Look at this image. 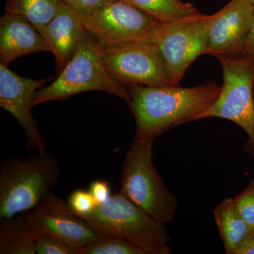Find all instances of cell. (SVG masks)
Returning <instances> with one entry per match:
<instances>
[{
    "mask_svg": "<svg viewBox=\"0 0 254 254\" xmlns=\"http://www.w3.org/2000/svg\"><path fill=\"white\" fill-rule=\"evenodd\" d=\"M127 100L136 120L135 139L156 138L170 128L194 121L218 98L222 86L208 81L198 86L130 85Z\"/></svg>",
    "mask_w": 254,
    "mask_h": 254,
    "instance_id": "6da1fadb",
    "label": "cell"
},
{
    "mask_svg": "<svg viewBox=\"0 0 254 254\" xmlns=\"http://www.w3.org/2000/svg\"><path fill=\"white\" fill-rule=\"evenodd\" d=\"M60 167L50 155L14 158L0 164V219L36 208L59 185Z\"/></svg>",
    "mask_w": 254,
    "mask_h": 254,
    "instance_id": "7a4b0ae2",
    "label": "cell"
},
{
    "mask_svg": "<svg viewBox=\"0 0 254 254\" xmlns=\"http://www.w3.org/2000/svg\"><path fill=\"white\" fill-rule=\"evenodd\" d=\"M103 50L85 29L76 54L51 84L37 91L33 106L93 91L105 92L127 101L128 90L108 72L103 60Z\"/></svg>",
    "mask_w": 254,
    "mask_h": 254,
    "instance_id": "3957f363",
    "label": "cell"
},
{
    "mask_svg": "<svg viewBox=\"0 0 254 254\" xmlns=\"http://www.w3.org/2000/svg\"><path fill=\"white\" fill-rule=\"evenodd\" d=\"M155 139H135L130 145L122 168L120 191L158 221L170 223L176 214L178 200L153 164Z\"/></svg>",
    "mask_w": 254,
    "mask_h": 254,
    "instance_id": "277c9868",
    "label": "cell"
},
{
    "mask_svg": "<svg viewBox=\"0 0 254 254\" xmlns=\"http://www.w3.org/2000/svg\"><path fill=\"white\" fill-rule=\"evenodd\" d=\"M100 235L123 238L148 254H169L171 240L165 224L152 217L121 192L112 195L83 219Z\"/></svg>",
    "mask_w": 254,
    "mask_h": 254,
    "instance_id": "5b68a950",
    "label": "cell"
},
{
    "mask_svg": "<svg viewBox=\"0 0 254 254\" xmlns=\"http://www.w3.org/2000/svg\"><path fill=\"white\" fill-rule=\"evenodd\" d=\"M223 71V84L216 100L195 120L217 118L240 127L248 136L244 148L254 158V55L215 57Z\"/></svg>",
    "mask_w": 254,
    "mask_h": 254,
    "instance_id": "8992f818",
    "label": "cell"
},
{
    "mask_svg": "<svg viewBox=\"0 0 254 254\" xmlns=\"http://www.w3.org/2000/svg\"><path fill=\"white\" fill-rule=\"evenodd\" d=\"M103 48L153 43L162 22L121 0L107 2L83 21Z\"/></svg>",
    "mask_w": 254,
    "mask_h": 254,
    "instance_id": "52a82bcc",
    "label": "cell"
},
{
    "mask_svg": "<svg viewBox=\"0 0 254 254\" xmlns=\"http://www.w3.org/2000/svg\"><path fill=\"white\" fill-rule=\"evenodd\" d=\"M213 17L199 13L160 25L153 43L163 55L173 86H179L189 66L200 55L206 54Z\"/></svg>",
    "mask_w": 254,
    "mask_h": 254,
    "instance_id": "ba28073f",
    "label": "cell"
},
{
    "mask_svg": "<svg viewBox=\"0 0 254 254\" xmlns=\"http://www.w3.org/2000/svg\"><path fill=\"white\" fill-rule=\"evenodd\" d=\"M103 60L110 74L123 86H173L163 55L155 43L104 48Z\"/></svg>",
    "mask_w": 254,
    "mask_h": 254,
    "instance_id": "9c48e42d",
    "label": "cell"
},
{
    "mask_svg": "<svg viewBox=\"0 0 254 254\" xmlns=\"http://www.w3.org/2000/svg\"><path fill=\"white\" fill-rule=\"evenodd\" d=\"M48 79L34 80L18 76L0 63V106L11 114L22 127L28 149L46 153L47 143L31 113L33 98Z\"/></svg>",
    "mask_w": 254,
    "mask_h": 254,
    "instance_id": "30bf717a",
    "label": "cell"
},
{
    "mask_svg": "<svg viewBox=\"0 0 254 254\" xmlns=\"http://www.w3.org/2000/svg\"><path fill=\"white\" fill-rule=\"evenodd\" d=\"M28 213L37 230L60 237L79 248L80 252L103 236L73 213L67 201L53 191Z\"/></svg>",
    "mask_w": 254,
    "mask_h": 254,
    "instance_id": "8fae6325",
    "label": "cell"
},
{
    "mask_svg": "<svg viewBox=\"0 0 254 254\" xmlns=\"http://www.w3.org/2000/svg\"><path fill=\"white\" fill-rule=\"evenodd\" d=\"M254 6L249 0H231L214 14L208 32L206 54L242 56L250 32Z\"/></svg>",
    "mask_w": 254,
    "mask_h": 254,
    "instance_id": "7c38bea8",
    "label": "cell"
},
{
    "mask_svg": "<svg viewBox=\"0 0 254 254\" xmlns=\"http://www.w3.org/2000/svg\"><path fill=\"white\" fill-rule=\"evenodd\" d=\"M52 53L49 43L36 26L20 15L6 12L0 19V63L7 66L31 53Z\"/></svg>",
    "mask_w": 254,
    "mask_h": 254,
    "instance_id": "4fadbf2b",
    "label": "cell"
},
{
    "mask_svg": "<svg viewBox=\"0 0 254 254\" xmlns=\"http://www.w3.org/2000/svg\"><path fill=\"white\" fill-rule=\"evenodd\" d=\"M85 29L81 18L63 1L52 21L38 28L51 47L60 72L76 54Z\"/></svg>",
    "mask_w": 254,
    "mask_h": 254,
    "instance_id": "5bb4252c",
    "label": "cell"
},
{
    "mask_svg": "<svg viewBox=\"0 0 254 254\" xmlns=\"http://www.w3.org/2000/svg\"><path fill=\"white\" fill-rule=\"evenodd\" d=\"M0 220V254H36L37 229L28 211Z\"/></svg>",
    "mask_w": 254,
    "mask_h": 254,
    "instance_id": "9a60e30c",
    "label": "cell"
},
{
    "mask_svg": "<svg viewBox=\"0 0 254 254\" xmlns=\"http://www.w3.org/2000/svg\"><path fill=\"white\" fill-rule=\"evenodd\" d=\"M215 222L225 247V254H237L247 238L250 227L239 213L233 198H226L215 207Z\"/></svg>",
    "mask_w": 254,
    "mask_h": 254,
    "instance_id": "2e32d148",
    "label": "cell"
},
{
    "mask_svg": "<svg viewBox=\"0 0 254 254\" xmlns=\"http://www.w3.org/2000/svg\"><path fill=\"white\" fill-rule=\"evenodd\" d=\"M141 9L162 23L171 22L199 14L190 3L181 0H121Z\"/></svg>",
    "mask_w": 254,
    "mask_h": 254,
    "instance_id": "e0dca14e",
    "label": "cell"
},
{
    "mask_svg": "<svg viewBox=\"0 0 254 254\" xmlns=\"http://www.w3.org/2000/svg\"><path fill=\"white\" fill-rule=\"evenodd\" d=\"M63 0H8L5 11L26 18L37 29L52 21Z\"/></svg>",
    "mask_w": 254,
    "mask_h": 254,
    "instance_id": "ac0fdd59",
    "label": "cell"
},
{
    "mask_svg": "<svg viewBox=\"0 0 254 254\" xmlns=\"http://www.w3.org/2000/svg\"><path fill=\"white\" fill-rule=\"evenodd\" d=\"M80 254H148L145 250L123 238L104 235L81 249Z\"/></svg>",
    "mask_w": 254,
    "mask_h": 254,
    "instance_id": "d6986e66",
    "label": "cell"
},
{
    "mask_svg": "<svg viewBox=\"0 0 254 254\" xmlns=\"http://www.w3.org/2000/svg\"><path fill=\"white\" fill-rule=\"evenodd\" d=\"M35 250L38 254H80V249L60 237L37 230Z\"/></svg>",
    "mask_w": 254,
    "mask_h": 254,
    "instance_id": "ffe728a7",
    "label": "cell"
},
{
    "mask_svg": "<svg viewBox=\"0 0 254 254\" xmlns=\"http://www.w3.org/2000/svg\"><path fill=\"white\" fill-rule=\"evenodd\" d=\"M68 206L73 213L84 219L91 215L98 206L89 190H76L68 196Z\"/></svg>",
    "mask_w": 254,
    "mask_h": 254,
    "instance_id": "44dd1931",
    "label": "cell"
},
{
    "mask_svg": "<svg viewBox=\"0 0 254 254\" xmlns=\"http://www.w3.org/2000/svg\"><path fill=\"white\" fill-rule=\"evenodd\" d=\"M233 200L250 229L254 228V180H251L246 190L236 195Z\"/></svg>",
    "mask_w": 254,
    "mask_h": 254,
    "instance_id": "7402d4cb",
    "label": "cell"
},
{
    "mask_svg": "<svg viewBox=\"0 0 254 254\" xmlns=\"http://www.w3.org/2000/svg\"><path fill=\"white\" fill-rule=\"evenodd\" d=\"M81 18L82 21L86 19L107 2V0H63Z\"/></svg>",
    "mask_w": 254,
    "mask_h": 254,
    "instance_id": "603a6c76",
    "label": "cell"
},
{
    "mask_svg": "<svg viewBox=\"0 0 254 254\" xmlns=\"http://www.w3.org/2000/svg\"><path fill=\"white\" fill-rule=\"evenodd\" d=\"M88 190L98 205L105 203L113 195L109 182L105 180H96L92 182Z\"/></svg>",
    "mask_w": 254,
    "mask_h": 254,
    "instance_id": "cb8c5ba5",
    "label": "cell"
},
{
    "mask_svg": "<svg viewBox=\"0 0 254 254\" xmlns=\"http://www.w3.org/2000/svg\"><path fill=\"white\" fill-rule=\"evenodd\" d=\"M237 254H254V228L250 229Z\"/></svg>",
    "mask_w": 254,
    "mask_h": 254,
    "instance_id": "d4e9b609",
    "label": "cell"
},
{
    "mask_svg": "<svg viewBox=\"0 0 254 254\" xmlns=\"http://www.w3.org/2000/svg\"><path fill=\"white\" fill-rule=\"evenodd\" d=\"M242 55H254V12L250 32Z\"/></svg>",
    "mask_w": 254,
    "mask_h": 254,
    "instance_id": "484cf974",
    "label": "cell"
},
{
    "mask_svg": "<svg viewBox=\"0 0 254 254\" xmlns=\"http://www.w3.org/2000/svg\"><path fill=\"white\" fill-rule=\"evenodd\" d=\"M249 1H250V2L252 3V4L254 6V0H249Z\"/></svg>",
    "mask_w": 254,
    "mask_h": 254,
    "instance_id": "4316f807",
    "label": "cell"
},
{
    "mask_svg": "<svg viewBox=\"0 0 254 254\" xmlns=\"http://www.w3.org/2000/svg\"><path fill=\"white\" fill-rule=\"evenodd\" d=\"M108 2H111V1H116V0H107Z\"/></svg>",
    "mask_w": 254,
    "mask_h": 254,
    "instance_id": "83f0119b",
    "label": "cell"
}]
</instances>
